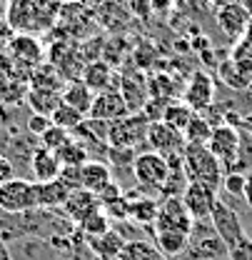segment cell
Here are the masks:
<instances>
[{
	"instance_id": "cell-1",
	"label": "cell",
	"mask_w": 252,
	"mask_h": 260,
	"mask_svg": "<svg viewBox=\"0 0 252 260\" xmlns=\"http://www.w3.org/2000/svg\"><path fill=\"white\" fill-rule=\"evenodd\" d=\"M183 168L188 175V183H205L215 190H220L222 178H225V168L220 160L207 150V145H185L183 153Z\"/></svg>"
},
{
	"instance_id": "cell-2",
	"label": "cell",
	"mask_w": 252,
	"mask_h": 260,
	"mask_svg": "<svg viewBox=\"0 0 252 260\" xmlns=\"http://www.w3.org/2000/svg\"><path fill=\"white\" fill-rule=\"evenodd\" d=\"M132 175H135V185L140 193L160 198L170 180V162L153 150L137 153V158L132 162Z\"/></svg>"
},
{
	"instance_id": "cell-3",
	"label": "cell",
	"mask_w": 252,
	"mask_h": 260,
	"mask_svg": "<svg viewBox=\"0 0 252 260\" xmlns=\"http://www.w3.org/2000/svg\"><path fill=\"white\" fill-rule=\"evenodd\" d=\"M230 255L227 245L222 243L215 233V228L207 220H195L192 223V233H190L188 250L183 253V258L177 260H222Z\"/></svg>"
},
{
	"instance_id": "cell-4",
	"label": "cell",
	"mask_w": 252,
	"mask_h": 260,
	"mask_svg": "<svg viewBox=\"0 0 252 260\" xmlns=\"http://www.w3.org/2000/svg\"><path fill=\"white\" fill-rule=\"evenodd\" d=\"M148 125H150V118L145 113H130L120 120H113L107 125V145L118 150L137 153L148 138Z\"/></svg>"
},
{
	"instance_id": "cell-5",
	"label": "cell",
	"mask_w": 252,
	"mask_h": 260,
	"mask_svg": "<svg viewBox=\"0 0 252 260\" xmlns=\"http://www.w3.org/2000/svg\"><path fill=\"white\" fill-rule=\"evenodd\" d=\"M38 208V193L30 178H13L5 185H0V210L5 213H28Z\"/></svg>"
},
{
	"instance_id": "cell-6",
	"label": "cell",
	"mask_w": 252,
	"mask_h": 260,
	"mask_svg": "<svg viewBox=\"0 0 252 260\" xmlns=\"http://www.w3.org/2000/svg\"><path fill=\"white\" fill-rule=\"evenodd\" d=\"M207 150L220 160L225 173H232L235 165H237V153H240V130L235 125H227V123L212 128Z\"/></svg>"
},
{
	"instance_id": "cell-7",
	"label": "cell",
	"mask_w": 252,
	"mask_h": 260,
	"mask_svg": "<svg viewBox=\"0 0 252 260\" xmlns=\"http://www.w3.org/2000/svg\"><path fill=\"white\" fill-rule=\"evenodd\" d=\"M210 223L215 228L218 238L227 245V250L245 238V225H242V220H240V213H237L230 203H225V200H218V203H215L212 215H210Z\"/></svg>"
},
{
	"instance_id": "cell-8",
	"label": "cell",
	"mask_w": 252,
	"mask_h": 260,
	"mask_svg": "<svg viewBox=\"0 0 252 260\" xmlns=\"http://www.w3.org/2000/svg\"><path fill=\"white\" fill-rule=\"evenodd\" d=\"M183 103H188L197 115L207 113L215 105V78L205 70H195L183 88Z\"/></svg>"
},
{
	"instance_id": "cell-9",
	"label": "cell",
	"mask_w": 252,
	"mask_h": 260,
	"mask_svg": "<svg viewBox=\"0 0 252 260\" xmlns=\"http://www.w3.org/2000/svg\"><path fill=\"white\" fill-rule=\"evenodd\" d=\"M145 145L148 150L158 153L162 158H175V155H183L185 153V138L183 133L172 130L170 125H165L162 120H153L148 125V138H145Z\"/></svg>"
},
{
	"instance_id": "cell-10",
	"label": "cell",
	"mask_w": 252,
	"mask_h": 260,
	"mask_svg": "<svg viewBox=\"0 0 252 260\" xmlns=\"http://www.w3.org/2000/svg\"><path fill=\"white\" fill-rule=\"evenodd\" d=\"M192 215L188 213L183 198H162L160 210L153 230H177V233H192Z\"/></svg>"
},
{
	"instance_id": "cell-11",
	"label": "cell",
	"mask_w": 252,
	"mask_h": 260,
	"mask_svg": "<svg viewBox=\"0 0 252 260\" xmlns=\"http://www.w3.org/2000/svg\"><path fill=\"white\" fill-rule=\"evenodd\" d=\"M118 83H120V93L127 105V113H142L145 105L150 103L148 75H142L140 70H123Z\"/></svg>"
},
{
	"instance_id": "cell-12",
	"label": "cell",
	"mask_w": 252,
	"mask_h": 260,
	"mask_svg": "<svg viewBox=\"0 0 252 260\" xmlns=\"http://www.w3.org/2000/svg\"><path fill=\"white\" fill-rule=\"evenodd\" d=\"M180 198H183L188 213L192 215V220H207L212 215L215 203L220 200V195H218L215 188H210L205 183H192V180L185 185V190H183Z\"/></svg>"
},
{
	"instance_id": "cell-13",
	"label": "cell",
	"mask_w": 252,
	"mask_h": 260,
	"mask_svg": "<svg viewBox=\"0 0 252 260\" xmlns=\"http://www.w3.org/2000/svg\"><path fill=\"white\" fill-rule=\"evenodd\" d=\"M125 115H130V113H127V105L123 100V93H120V83H115L113 88H107V90H102V93H97L93 98V108H90L88 118L102 120V123H113V120H120Z\"/></svg>"
},
{
	"instance_id": "cell-14",
	"label": "cell",
	"mask_w": 252,
	"mask_h": 260,
	"mask_svg": "<svg viewBox=\"0 0 252 260\" xmlns=\"http://www.w3.org/2000/svg\"><path fill=\"white\" fill-rule=\"evenodd\" d=\"M8 55L13 58V65L25 68V70L32 73L38 65H43V55L45 53H43V45H40L38 38H32V35H15L8 43Z\"/></svg>"
},
{
	"instance_id": "cell-15",
	"label": "cell",
	"mask_w": 252,
	"mask_h": 260,
	"mask_svg": "<svg viewBox=\"0 0 252 260\" xmlns=\"http://www.w3.org/2000/svg\"><path fill=\"white\" fill-rule=\"evenodd\" d=\"M250 20H252L250 10H247L242 3H225L220 10H218V25H220V30L225 32L232 43L242 40V35L247 30Z\"/></svg>"
},
{
	"instance_id": "cell-16",
	"label": "cell",
	"mask_w": 252,
	"mask_h": 260,
	"mask_svg": "<svg viewBox=\"0 0 252 260\" xmlns=\"http://www.w3.org/2000/svg\"><path fill=\"white\" fill-rule=\"evenodd\" d=\"M60 210L67 215V220H70L73 225H80L85 218H90L93 213L102 210V203L97 200V195L95 193L85 190V188H78V190L70 193V198L65 200V205L60 208Z\"/></svg>"
},
{
	"instance_id": "cell-17",
	"label": "cell",
	"mask_w": 252,
	"mask_h": 260,
	"mask_svg": "<svg viewBox=\"0 0 252 260\" xmlns=\"http://www.w3.org/2000/svg\"><path fill=\"white\" fill-rule=\"evenodd\" d=\"M13 260H58L55 248L45 238H20L8 243Z\"/></svg>"
},
{
	"instance_id": "cell-18",
	"label": "cell",
	"mask_w": 252,
	"mask_h": 260,
	"mask_svg": "<svg viewBox=\"0 0 252 260\" xmlns=\"http://www.w3.org/2000/svg\"><path fill=\"white\" fill-rule=\"evenodd\" d=\"M153 235V245L162 253V258L177 260L183 258V253L188 250L190 235L188 233H177V230H150Z\"/></svg>"
},
{
	"instance_id": "cell-19",
	"label": "cell",
	"mask_w": 252,
	"mask_h": 260,
	"mask_svg": "<svg viewBox=\"0 0 252 260\" xmlns=\"http://www.w3.org/2000/svg\"><path fill=\"white\" fill-rule=\"evenodd\" d=\"M60 160L53 150H45V148H38L30 158V178L32 183H50L60 175Z\"/></svg>"
},
{
	"instance_id": "cell-20",
	"label": "cell",
	"mask_w": 252,
	"mask_h": 260,
	"mask_svg": "<svg viewBox=\"0 0 252 260\" xmlns=\"http://www.w3.org/2000/svg\"><path fill=\"white\" fill-rule=\"evenodd\" d=\"M158 210H160V200L155 195L140 193V195H135V200L130 198V223L132 225H140V228H145V230H150V228L155 225Z\"/></svg>"
},
{
	"instance_id": "cell-21",
	"label": "cell",
	"mask_w": 252,
	"mask_h": 260,
	"mask_svg": "<svg viewBox=\"0 0 252 260\" xmlns=\"http://www.w3.org/2000/svg\"><path fill=\"white\" fill-rule=\"evenodd\" d=\"M118 78H120V75H115L113 65H107L105 60H93V63H88L85 70H83V75H80V80L93 90L95 95L102 93V90H107V88H113Z\"/></svg>"
},
{
	"instance_id": "cell-22",
	"label": "cell",
	"mask_w": 252,
	"mask_h": 260,
	"mask_svg": "<svg viewBox=\"0 0 252 260\" xmlns=\"http://www.w3.org/2000/svg\"><path fill=\"white\" fill-rule=\"evenodd\" d=\"M85 240V238H83ZM88 243V248L93 250V255L97 260H115L120 255V250L125 248V238L118 233V228H110L105 235H97V238H90V240H85Z\"/></svg>"
},
{
	"instance_id": "cell-23",
	"label": "cell",
	"mask_w": 252,
	"mask_h": 260,
	"mask_svg": "<svg viewBox=\"0 0 252 260\" xmlns=\"http://www.w3.org/2000/svg\"><path fill=\"white\" fill-rule=\"evenodd\" d=\"M107 183H113V170L105 160H88L80 165V185L90 193H100Z\"/></svg>"
},
{
	"instance_id": "cell-24",
	"label": "cell",
	"mask_w": 252,
	"mask_h": 260,
	"mask_svg": "<svg viewBox=\"0 0 252 260\" xmlns=\"http://www.w3.org/2000/svg\"><path fill=\"white\" fill-rule=\"evenodd\" d=\"M35 193H38V208L60 210L73 190L65 185L60 178H55V180H50V183H35Z\"/></svg>"
},
{
	"instance_id": "cell-25",
	"label": "cell",
	"mask_w": 252,
	"mask_h": 260,
	"mask_svg": "<svg viewBox=\"0 0 252 260\" xmlns=\"http://www.w3.org/2000/svg\"><path fill=\"white\" fill-rule=\"evenodd\" d=\"M93 98L95 93L83 83V80H70V83H65L63 88V103L65 105H70V108H75L78 113H83L85 118L90 115V108H93Z\"/></svg>"
},
{
	"instance_id": "cell-26",
	"label": "cell",
	"mask_w": 252,
	"mask_h": 260,
	"mask_svg": "<svg viewBox=\"0 0 252 260\" xmlns=\"http://www.w3.org/2000/svg\"><path fill=\"white\" fill-rule=\"evenodd\" d=\"M25 103H28V108H30L32 113H38V115H48V118H50V115L60 108L63 93H55V90H40V88H28Z\"/></svg>"
},
{
	"instance_id": "cell-27",
	"label": "cell",
	"mask_w": 252,
	"mask_h": 260,
	"mask_svg": "<svg viewBox=\"0 0 252 260\" xmlns=\"http://www.w3.org/2000/svg\"><path fill=\"white\" fill-rule=\"evenodd\" d=\"M197 113L190 108L188 103H183V100H172V103H167V108L162 110V123L165 125H170L172 130H177V133H185L190 125V120L195 118Z\"/></svg>"
},
{
	"instance_id": "cell-28",
	"label": "cell",
	"mask_w": 252,
	"mask_h": 260,
	"mask_svg": "<svg viewBox=\"0 0 252 260\" xmlns=\"http://www.w3.org/2000/svg\"><path fill=\"white\" fill-rule=\"evenodd\" d=\"M30 88H40V90H55V93H63L65 80L63 75L53 68V65H38L30 73Z\"/></svg>"
},
{
	"instance_id": "cell-29",
	"label": "cell",
	"mask_w": 252,
	"mask_h": 260,
	"mask_svg": "<svg viewBox=\"0 0 252 260\" xmlns=\"http://www.w3.org/2000/svg\"><path fill=\"white\" fill-rule=\"evenodd\" d=\"M115 260H165L150 240H127Z\"/></svg>"
},
{
	"instance_id": "cell-30",
	"label": "cell",
	"mask_w": 252,
	"mask_h": 260,
	"mask_svg": "<svg viewBox=\"0 0 252 260\" xmlns=\"http://www.w3.org/2000/svg\"><path fill=\"white\" fill-rule=\"evenodd\" d=\"M215 80H222L225 88H232V90H240V93L252 88V80H247L235 65L230 63V58L218 65V78H215Z\"/></svg>"
},
{
	"instance_id": "cell-31",
	"label": "cell",
	"mask_w": 252,
	"mask_h": 260,
	"mask_svg": "<svg viewBox=\"0 0 252 260\" xmlns=\"http://www.w3.org/2000/svg\"><path fill=\"white\" fill-rule=\"evenodd\" d=\"M210 135H212V125L207 123L205 115H195L190 120L188 130L183 133V138H185L188 145H207L210 143Z\"/></svg>"
},
{
	"instance_id": "cell-32",
	"label": "cell",
	"mask_w": 252,
	"mask_h": 260,
	"mask_svg": "<svg viewBox=\"0 0 252 260\" xmlns=\"http://www.w3.org/2000/svg\"><path fill=\"white\" fill-rule=\"evenodd\" d=\"M230 63L235 65L247 80H252V45H247L245 40H237L232 43V50H230Z\"/></svg>"
},
{
	"instance_id": "cell-33",
	"label": "cell",
	"mask_w": 252,
	"mask_h": 260,
	"mask_svg": "<svg viewBox=\"0 0 252 260\" xmlns=\"http://www.w3.org/2000/svg\"><path fill=\"white\" fill-rule=\"evenodd\" d=\"M110 228H113L110 218H107L102 210H97V213H93L90 218H85V220L78 225V233H80L85 240H90V238H97V235H105Z\"/></svg>"
},
{
	"instance_id": "cell-34",
	"label": "cell",
	"mask_w": 252,
	"mask_h": 260,
	"mask_svg": "<svg viewBox=\"0 0 252 260\" xmlns=\"http://www.w3.org/2000/svg\"><path fill=\"white\" fill-rule=\"evenodd\" d=\"M58 155V160H60V165H85V162L90 160V155H88V150L70 135V140L65 143L63 148L55 153Z\"/></svg>"
},
{
	"instance_id": "cell-35",
	"label": "cell",
	"mask_w": 252,
	"mask_h": 260,
	"mask_svg": "<svg viewBox=\"0 0 252 260\" xmlns=\"http://www.w3.org/2000/svg\"><path fill=\"white\" fill-rule=\"evenodd\" d=\"M245 183H247V173H237V170H232V173H225L220 190L227 195V198H230V200H225V203L242 200V195H245Z\"/></svg>"
},
{
	"instance_id": "cell-36",
	"label": "cell",
	"mask_w": 252,
	"mask_h": 260,
	"mask_svg": "<svg viewBox=\"0 0 252 260\" xmlns=\"http://www.w3.org/2000/svg\"><path fill=\"white\" fill-rule=\"evenodd\" d=\"M50 120H53V125H58V128L73 133V130H75L80 123H83V120H85V115H83V113H78L75 108H70V105L60 103V108H58V110L50 115Z\"/></svg>"
},
{
	"instance_id": "cell-37",
	"label": "cell",
	"mask_w": 252,
	"mask_h": 260,
	"mask_svg": "<svg viewBox=\"0 0 252 260\" xmlns=\"http://www.w3.org/2000/svg\"><path fill=\"white\" fill-rule=\"evenodd\" d=\"M102 213L110 218V223H127L130 220V198L125 193L120 195V198H115V200H110V203H105L102 205Z\"/></svg>"
},
{
	"instance_id": "cell-38",
	"label": "cell",
	"mask_w": 252,
	"mask_h": 260,
	"mask_svg": "<svg viewBox=\"0 0 252 260\" xmlns=\"http://www.w3.org/2000/svg\"><path fill=\"white\" fill-rule=\"evenodd\" d=\"M38 140H40V148L58 153L65 143L70 140V133H67V130H63V128H58V125H50V128L45 130V133H43Z\"/></svg>"
},
{
	"instance_id": "cell-39",
	"label": "cell",
	"mask_w": 252,
	"mask_h": 260,
	"mask_svg": "<svg viewBox=\"0 0 252 260\" xmlns=\"http://www.w3.org/2000/svg\"><path fill=\"white\" fill-rule=\"evenodd\" d=\"M237 173H252V135L240 130V153H237Z\"/></svg>"
},
{
	"instance_id": "cell-40",
	"label": "cell",
	"mask_w": 252,
	"mask_h": 260,
	"mask_svg": "<svg viewBox=\"0 0 252 260\" xmlns=\"http://www.w3.org/2000/svg\"><path fill=\"white\" fill-rule=\"evenodd\" d=\"M50 125H53V120H50L48 115H38V113H30L28 120H25V130H28L30 135H35V138H40Z\"/></svg>"
},
{
	"instance_id": "cell-41",
	"label": "cell",
	"mask_w": 252,
	"mask_h": 260,
	"mask_svg": "<svg viewBox=\"0 0 252 260\" xmlns=\"http://www.w3.org/2000/svg\"><path fill=\"white\" fill-rule=\"evenodd\" d=\"M58 178L63 180L70 190H78V188H83V185H80V165H63Z\"/></svg>"
},
{
	"instance_id": "cell-42",
	"label": "cell",
	"mask_w": 252,
	"mask_h": 260,
	"mask_svg": "<svg viewBox=\"0 0 252 260\" xmlns=\"http://www.w3.org/2000/svg\"><path fill=\"white\" fill-rule=\"evenodd\" d=\"M227 258L230 260H252V238L250 235H245L237 245H232Z\"/></svg>"
},
{
	"instance_id": "cell-43",
	"label": "cell",
	"mask_w": 252,
	"mask_h": 260,
	"mask_svg": "<svg viewBox=\"0 0 252 260\" xmlns=\"http://www.w3.org/2000/svg\"><path fill=\"white\" fill-rule=\"evenodd\" d=\"M13 178H18V170H15L13 160H10L8 155H0V185H5V183L13 180Z\"/></svg>"
},
{
	"instance_id": "cell-44",
	"label": "cell",
	"mask_w": 252,
	"mask_h": 260,
	"mask_svg": "<svg viewBox=\"0 0 252 260\" xmlns=\"http://www.w3.org/2000/svg\"><path fill=\"white\" fill-rule=\"evenodd\" d=\"M172 8V0H150V10H155L160 15H167Z\"/></svg>"
},
{
	"instance_id": "cell-45",
	"label": "cell",
	"mask_w": 252,
	"mask_h": 260,
	"mask_svg": "<svg viewBox=\"0 0 252 260\" xmlns=\"http://www.w3.org/2000/svg\"><path fill=\"white\" fill-rule=\"evenodd\" d=\"M237 130H245V133H250L252 135V113H247V115H242V118H240Z\"/></svg>"
},
{
	"instance_id": "cell-46",
	"label": "cell",
	"mask_w": 252,
	"mask_h": 260,
	"mask_svg": "<svg viewBox=\"0 0 252 260\" xmlns=\"http://www.w3.org/2000/svg\"><path fill=\"white\" fill-rule=\"evenodd\" d=\"M242 200L252 208V173H247V183H245V195H242Z\"/></svg>"
},
{
	"instance_id": "cell-47",
	"label": "cell",
	"mask_w": 252,
	"mask_h": 260,
	"mask_svg": "<svg viewBox=\"0 0 252 260\" xmlns=\"http://www.w3.org/2000/svg\"><path fill=\"white\" fill-rule=\"evenodd\" d=\"M0 260H13V255H10V248H8V243H3V240H0Z\"/></svg>"
},
{
	"instance_id": "cell-48",
	"label": "cell",
	"mask_w": 252,
	"mask_h": 260,
	"mask_svg": "<svg viewBox=\"0 0 252 260\" xmlns=\"http://www.w3.org/2000/svg\"><path fill=\"white\" fill-rule=\"evenodd\" d=\"M80 3H83V5H85V8H100V5H102V3H105V0H80Z\"/></svg>"
},
{
	"instance_id": "cell-49",
	"label": "cell",
	"mask_w": 252,
	"mask_h": 260,
	"mask_svg": "<svg viewBox=\"0 0 252 260\" xmlns=\"http://www.w3.org/2000/svg\"><path fill=\"white\" fill-rule=\"evenodd\" d=\"M242 40H245L247 45H252V20H250V25H247V30H245V35H242Z\"/></svg>"
},
{
	"instance_id": "cell-50",
	"label": "cell",
	"mask_w": 252,
	"mask_h": 260,
	"mask_svg": "<svg viewBox=\"0 0 252 260\" xmlns=\"http://www.w3.org/2000/svg\"><path fill=\"white\" fill-rule=\"evenodd\" d=\"M58 3H60V5H65V3H75V0H58Z\"/></svg>"
},
{
	"instance_id": "cell-51",
	"label": "cell",
	"mask_w": 252,
	"mask_h": 260,
	"mask_svg": "<svg viewBox=\"0 0 252 260\" xmlns=\"http://www.w3.org/2000/svg\"><path fill=\"white\" fill-rule=\"evenodd\" d=\"M222 260H230V258H222Z\"/></svg>"
}]
</instances>
